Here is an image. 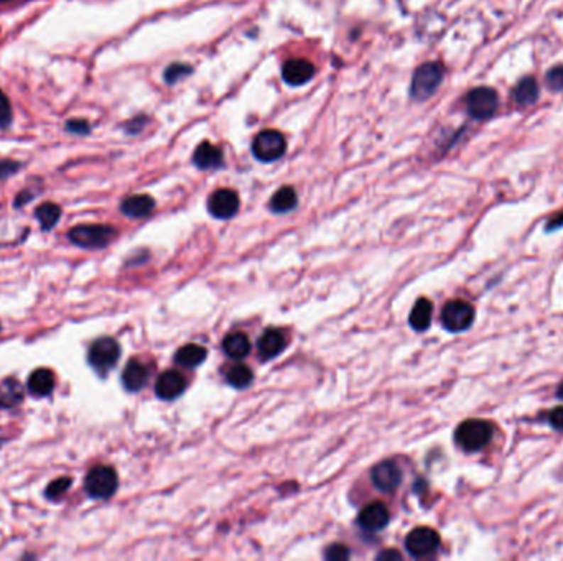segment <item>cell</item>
Wrapping results in <instances>:
<instances>
[{"label": "cell", "instance_id": "52a82bcc", "mask_svg": "<svg viewBox=\"0 0 563 561\" xmlns=\"http://www.w3.org/2000/svg\"><path fill=\"white\" fill-rule=\"evenodd\" d=\"M440 547V535L433 528L418 527L407 535L405 548L413 558H425Z\"/></svg>", "mask_w": 563, "mask_h": 561}, {"label": "cell", "instance_id": "8992f818", "mask_svg": "<svg viewBox=\"0 0 563 561\" xmlns=\"http://www.w3.org/2000/svg\"><path fill=\"white\" fill-rule=\"evenodd\" d=\"M119 359H121V346L112 337H99L92 342L87 352V361L91 367L99 374L109 372Z\"/></svg>", "mask_w": 563, "mask_h": 561}, {"label": "cell", "instance_id": "ffe728a7", "mask_svg": "<svg viewBox=\"0 0 563 561\" xmlns=\"http://www.w3.org/2000/svg\"><path fill=\"white\" fill-rule=\"evenodd\" d=\"M433 315V305L430 300L420 298L413 305L409 316V323L415 331H425L430 328Z\"/></svg>", "mask_w": 563, "mask_h": 561}, {"label": "cell", "instance_id": "8fae6325", "mask_svg": "<svg viewBox=\"0 0 563 561\" xmlns=\"http://www.w3.org/2000/svg\"><path fill=\"white\" fill-rule=\"evenodd\" d=\"M371 481L382 492L397 489L402 482V471L394 461H382L371 471Z\"/></svg>", "mask_w": 563, "mask_h": 561}, {"label": "cell", "instance_id": "836d02e7", "mask_svg": "<svg viewBox=\"0 0 563 561\" xmlns=\"http://www.w3.org/2000/svg\"><path fill=\"white\" fill-rule=\"evenodd\" d=\"M147 122H148V119L146 117V116H141V117H136V119H132V121H129L127 124H126V131L129 132V134H138L141 131H143V127L147 126Z\"/></svg>", "mask_w": 563, "mask_h": 561}, {"label": "cell", "instance_id": "4316f807", "mask_svg": "<svg viewBox=\"0 0 563 561\" xmlns=\"http://www.w3.org/2000/svg\"><path fill=\"white\" fill-rule=\"evenodd\" d=\"M227 383L234 388H246L249 387L252 381H254V374H252L251 367L244 366V364H236L227 371Z\"/></svg>", "mask_w": 563, "mask_h": 561}, {"label": "cell", "instance_id": "d6986e66", "mask_svg": "<svg viewBox=\"0 0 563 561\" xmlns=\"http://www.w3.org/2000/svg\"><path fill=\"white\" fill-rule=\"evenodd\" d=\"M27 387L35 397H48L55 388V374L50 369H37L30 374Z\"/></svg>", "mask_w": 563, "mask_h": 561}, {"label": "cell", "instance_id": "7402d4cb", "mask_svg": "<svg viewBox=\"0 0 563 561\" xmlns=\"http://www.w3.org/2000/svg\"><path fill=\"white\" fill-rule=\"evenodd\" d=\"M208 357V351L206 347L199 344H187L183 347H180L177 354H175V361L180 364L182 367H198L199 364H203Z\"/></svg>", "mask_w": 563, "mask_h": 561}, {"label": "cell", "instance_id": "ab89813d", "mask_svg": "<svg viewBox=\"0 0 563 561\" xmlns=\"http://www.w3.org/2000/svg\"><path fill=\"white\" fill-rule=\"evenodd\" d=\"M10 2H13V0H0V5H2V4H10Z\"/></svg>", "mask_w": 563, "mask_h": 561}, {"label": "cell", "instance_id": "2e32d148", "mask_svg": "<svg viewBox=\"0 0 563 561\" xmlns=\"http://www.w3.org/2000/svg\"><path fill=\"white\" fill-rule=\"evenodd\" d=\"M285 346H287V339L282 331L267 329L259 337V342H257V352H259L262 361H270L278 354H282Z\"/></svg>", "mask_w": 563, "mask_h": 561}, {"label": "cell", "instance_id": "83f0119b", "mask_svg": "<svg viewBox=\"0 0 563 561\" xmlns=\"http://www.w3.org/2000/svg\"><path fill=\"white\" fill-rule=\"evenodd\" d=\"M193 72V66L187 63H173L170 65L163 72V80L167 85H175V82L182 81L183 77L190 76Z\"/></svg>", "mask_w": 563, "mask_h": 561}, {"label": "cell", "instance_id": "cb8c5ba5", "mask_svg": "<svg viewBox=\"0 0 563 561\" xmlns=\"http://www.w3.org/2000/svg\"><path fill=\"white\" fill-rule=\"evenodd\" d=\"M514 99L519 106H530L539 99V85L532 76L523 77L514 87Z\"/></svg>", "mask_w": 563, "mask_h": 561}, {"label": "cell", "instance_id": "e575fe53", "mask_svg": "<svg viewBox=\"0 0 563 561\" xmlns=\"http://www.w3.org/2000/svg\"><path fill=\"white\" fill-rule=\"evenodd\" d=\"M549 423L555 430L563 431V407H557L549 413Z\"/></svg>", "mask_w": 563, "mask_h": 561}, {"label": "cell", "instance_id": "f35d334b", "mask_svg": "<svg viewBox=\"0 0 563 561\" xmlns=\"http://www.w3.org/2000/svg\"><path fill=\"white\" fill-rule=\"evenodd\" d=\"M557 397H559L560 400H563V383L559 387V391H557Z\"/></svg>", "mask_w": 563, "mask_h": 561}, {"label": "cell", "instance_id": "d6a6232c", "mask_svg": "<svg viewBox=\"0 0 563 561\" xmlns=\"http://www.w3.org/2000/svg\"><path fill=\"white\" fill-rule=\"evenodd\" d=\"M66 129H68V132H71V134L86 135V134H89L91 126L86 121H82V119H71V121L66 124Z\"/></svg>", "mask_w": 563, "mask_h": 561}, {"label": "cell", "instance_id": "d590c367", "mask_svg": "<svg viewBox=\"0 0 563 561\" xmlns=\"http://www.w3.org/2000/svg\"><path fill=\"white\" fill-rule=\"evenodd\" d=\"M18 168H20V163H17V162H9V160L7 162H2L0 163V180L13 175Z\"/></svg>", "mask_w": 563, "mask_h": 561}, {"label": "cell", "instance_id": "7a4b0ae2", "mask_svg": "<svg viewBox=\"0 0 563 561\" xmlns=\"http://www.w3.org/2000/svg\"><path fill=\"white\" fill-rule=\"evenodd\" d=\"M493 427L484 420H466L454 431V441L459 448L473 453L483 450L493 440Z\"/></svg>", "mask_w": 563, "mask_h": 561}, {"label": "cell", "instance_id": "74e56055", "mask_svg": "<svg viewBox=\"0 0 563 561\" xmlns=\"http://www.w3.org/2000/svg\"><path fill=\"white\" fill-rule=\"evenodd\" d=\"M377 560H402L400 553L395 552V550H389V552H382Z\"/></svg>", "mask_w": 563, "mask_h": 561}, {"label": "cell", "instance_id": "ba28073f", "mask_svg": "<svg viewBox=\"0 0 563 561\" xmlns=\"http://www.w3.org/2000/svg\"><path fill=\"white\" fill-rule=\"evenodd\" d=\"M468 114L476 121H486L498 109V94L491 87L481 86L469 91L466 97Z\"/></svg>", "mask_w": 563, "mask_h": 561}, {"label": "cell", "instance_id": "603a6c76", "mask_svg": "<svg viewBox=\"0 0 563 561\" xmlns=\"http://www.w3.org/2000/svg\"><path fill=\"white\" fill-rule=\"evenodd\" d=\"M23 387L17 378H7L0 383V407L12 408L23 400Z\"/></svg>", "mask_w": 563, "mask_h": 561}, {"label": "cell", "instance_id": "7c38bea8", "mask_svg": "<svg viewBox=\"0 0 563 561\" xmlns=\"http://www.w3.org/2000/svg\"><path fill=\"white\" fill-rule=\"evenodd\" d=\"M315 70L313 63L303 58L288 60L282 66V77L288 86H303L313 80Z\"/></svg>", "mask_w": 563, "mask_h": 561}, {"label": "cell", "instance_id": "6da1fadb", "mask_svg": "<svg viewBox=\"0 0 563 561\" xmlns=\"http://www.w3.org/2000/svg\"><path fill=\"white\" fill-rule=\"evenodd\" d=\"M443 75H445V70H443V66L440 63H437V61H430V63L418 66L412 76V85H410L412 99L422 102L427 101L428 97H432L438 89V86L442 85Z\"/></svg>", "mask_w": 563, "mask_h": 561}, {"label": "cell", "instance_id": "f546056e", "mask_svg": "<svg viewBox=\"0 0 563 561\" xmlns=\"http://www.w3.org/2000/svg\"><path fill=\"white\" fill-rule=\"evenodd\" d=\"M12 106H10L9 97L4 94V91L0 89V129H7L12 122Z\"/></svg>", "mask_w": 563, "mask_h": 561}, {"label": "cell", "instance_id": "1f68e13d", "mask_svg": "<svg viewBox=\"0 0 563 561\" xmlns=\"http://www.w3.org/2000/svg\"><path fill=\"white\" fill-rule=\"evenodd\" d=\"M349 548L344 547V545L337 543V545H329L327 548V552H324V558L327 560H332V561H343V560H348L349 558Z\"/></svg>", "mask_w": 563, "mask_h": 561}, {"label": "cell", "instance_id": "9a60e30c", "mask_svg": "<svg viewBox=\"0 0 563 561\" xmlns=\"http://www.w3.org/2000/svg\"><path fill=\"white\" fill-rule=\"evenodd\" d=\"M193 163L199 170H216L224 165V153L208 140L201 142L193 153Z\"/></svg>", "mask_w": 563, "mask_h": 561}, {"label": "cell", "instance_id": "4dcf8cb0", "mask_svg": "<svg viewBox=\"0 0 563 561\" xmlns=\"http://www.w3.org/2000/svg\"><path fill=\"white\" fill-rule=\"evenodd\" d=\"M547 86L552 91H563V66H555L547 72L545 76Z\"/></svg>", "mask_w": 563, "mask_h": 561}, {"label": "cell", "instance_id": "277c9868", "mask_svg": "<svg viewBox=\"0 0 563 561\" xmlns=\"http://www.w3.org/2000/svg\"><path fill=\"white\" fill-rule=\"evenodd\" d=\"M117 231L106 224H82L70 231V241L82 249H102L114 241Z\"/></svg>", "mask_w": 563, "mask_h": 561}, {"label": "cell", "instance_id": "d4e9b609", "mask_svg": "<svg viewBox=\"0 0 563 561\" xmlns=\"http://www.w3.org/2000/svg\"><path fill=\"white\" fill-rule=\"evenodd\" d=\"M297 191L292 188V186H283V188L277 190L275 195L272 196L270 200V209L277 214H283V212H288L297 207Z\"/></svg>", "mask_w": 563, "mask_h": 561}, {"label": "cell", "instance_id": "484cf974", "mask_svg": "<svg viewBox=\"0 0 563 561\" xmlns=\"http://www.w3.org/2000/svg\"><path fill=\"white\" fill-rule=\"evenodd\" d=\"M35 216H37L41 229L48 231L51 227L58 224L61 217V207L58 205H55V202H43V205L38 206V209L35 211Z\"/></svg>", "mask_w": 563, "mask_h": 561}, {"label": "cell", "instance_id": "8d00e7d4", "mask_svg": "<svg viewBox=\"0 0 563 561\" xmlns=\"http://www.w3.org/2000/svg\"><path fill=\"white\" fill-rule=\"evenodd\" d=\"M563 227V211L559 212V214L552 217V219L547 222V231H555V229H560Z\"/></svg>", "mask_w": 563, "mask_h": 561}, {"label": "cell", "instance_id": "e0dca14e", "mask_svg": "<svg viewBox=\"0 0 563 561\" xmlns=\"http://www.w3.org/2000/svg\"><path fill=\"white\" fill-rule=\"evenodd\" d=\"M155 209V200L148 195H133L122 201L121 211L132 219H142L151 216Z\"/></svg>", "mask_w": 563, "mask_h": 561}, {"label": "cell", "instance_id": "ac0fdd59", "mask_svg": "<svg viewBox=\"0 0 563 561\" xmlns=\"http://www.w3.org/2000/svg\"><path fill=\"white\" fill-rule=\"evenodd\" d=\"M148 382V367L141 361H129L122 372V383L129 392H138Z\"/></svg>", "mask_w": 563, "mask_h": 561}, {"label": "cell", "instance_id": "44dd1931", "mask_svg": "<svg viewBox=\"0 0 563 561\" xmlns=\"http://www.w3.org/2000/svg\"><path fill=\"white\" fill-rule=\"evenodd\" d=\"M223 349L226 356L232 357V359H242L251 352V341L244 332H231L226 336Z\"/></svg>", "mask_w": 563, "mask_h": 561}, {"label": "cell", "instance_id": "5b68a950", "mask_svg": "<svg viewBox=\"0 0 563 561\" xmlns=\"http://www.w3.org/2000/svg\"><path fill=\"white\" fill-rule=\"evenodd\" d=\"M117 474L109 466H96L86 474L84 491L92 499H109L117 491Z\"/></svg>", "mask_w": 563, "mask_h": 561}, {"label": "cell", "instance_id": "9c48e42d", "mask_svg": "<svg viewBox=\"0 0 563 561\" xmlns=\"http://www.w3.org/2000/svg\"><path fill=\"white\" fill-rule=\"evenodd\" d=\"M474 321L473 306L463 300H453L442 311V323L448 331L459 332L468 329Z\"/></svg>", "mask_w": 563, "mask_h": 561}, {"label": "cell", "instance_id": "4fadbf2b", "mask_svg": "<svg viewBox=\"0 0 563 561\" xmlns=\"http://www.w3.org/2000/svg\"><path fill=\"white\" fill-rule=\"evenodd\" d=\"M187 388V381L182 374L177 371H165L160 374L155 383V393L162 400H175L178 398Z\"/></svg>", "mask_w": 563, "mask_h": 561}, {"label": "cell", "instance_id": "30bf717a", "mask_svg": "<svg viewBox=\"0 0 563 561\" xmlns=\"http://www.w3.org/2000/svg\"><path fill=\"white\" fill-rule=\"evenodd\" d=\"M239 206V196L234 190H216L208 198V211L216 219H231L232 216L237 214Z\"/></svg>", "mask_w": 563, "mask_h": 561}, {"label": "cell", "instance_id": "f1b7e54d", "mask_svg": "<svg viewBox=\"0 0 563 561\" xmlns=\"http://www.w3.org/2000/svg\"><path fill=\"white\" fill-rule=\"evenodd\" d=\"M71 482H73L71 481V477H60V479L53 481L48 487H46L45 496L51 499V501H58V499L70 489Z\"/></svg>", "mask_w": 563, "mask_h": 561}, {"label": "cell", "instance_id": "3957f363", "mask_svg": "<svg viewBox=\"0 0 563 561\" xmlns=\"http://www.w3.org/2000/svg\"><path fill=\"white\" fill-rule=\"evenodd\" d=\"M287 152V138L275 129L259 132L252 140V155L262 163H272L280 160Z\"/></svg>", "mask_w": 563, "mask_h": 561}, {"label": "cell", "instance_id": "5bb4252c", "mask_svg": "<svg viewBox=\"0 0 563 561\" xmlns=\"http://www.w3.org/2000/svg\"><path fill=\"white\" fill-rule=\"evenodd\" d=\"M389 511L382 502L366 506L358 516V525L366 532H379L389 523Z\"/></svg>", "mask_w": 563, "mask_h": 561}]
</instances>
